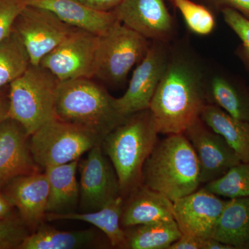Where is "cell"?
Segmentation results:
<instances>
[{
	"instance_id": "cell-35",
	"label": "cell",
	"mask_w": 249,
	"mask_h": 249,
	"mask_svg": "<svg viewBox=\"0 0 249 249\" xmlns=\"http://www.w3.org/2000/svg\"><path fill=\"white\" fill-rule=\"evenodd\" d=\"M221 1L226 5V7L235 9L249 19V0H221Z\"/></svg>"
},
{
	"instance_id": "cell-1",
	"label": "cell",
	"mask_w": 249,
	"mask_h": 249,
	"mask_svg": "<svg viewBox=\"0 0 249 249\" xmlns=\"http://www.w3.org/2000/svg\"><path fill=\"white\" fill-rule=\"evenodd\" d=\"M206 104V89L186 62H169L150 103L159 134L183 133L199 119Z\"/></svg>"
},
{
	"instance_id": "cell-9",
	"label": "cell",
	"mask_w": 249,
	"mask_h": 249,
	"mask_svg": "<svg viewBox=\"0 0 249 249\" xmlns=\"http://www.w3.org/2000/svg\"><path fill=\"white\" fill-rule=\"evenodd\" d=\"M103 152L101 144L92 147L79 160L80 208L82 213L92 212L121 196L116 170Z\"/></svg>"
},
{
	"instance_id": "cell-24",
	"label": "cell",
	"mask_w": 249,
	"mask_h": 249,
	"mask_svg": "<svg viewBox=\"0 0 249 249\" xmlns=\"http://www.w3.org/2000/svg\"><path fill=\"white\" fill-rule=\"evenodd\" d=\"M208 103L214 105L229 115L249 122V88L229 77L218 75L206 90Z\"/></svg>"
},
{
	"instance_id": "cell-4",
	"label": "cell",
	"mask_w": 249,
	"mask_h": 249,
	"mask_svg": "<svg viewBox=\"0 0 249 249\" xmlns=\"http://www.w3.org/2000/svg\"><path fill=\"white\" fill-rule=\"evenodd\" d=\"M114 99L91 78L59 81L55 118L91 131L103 139L126 118L118 112Z\"/></svg>"
},
{
	"instance_id": "cell-10",
	"label": "cell",
	"mask_w": 249,
	"mask_h": 249,
	"mask_svg": "<svg viewBox=\"0 0 249 249\" xmlns=\"http://www.w3.org/2000/svg\"><path fill=\"white\" fill-rule=\"evenodd\" d=\"M100 36L77 29L41 60L59 81L94 77Z\"/></svg>"
},
{
	"instance_id": "cell-32",
	"label": "cell",
	"mask_w": 249,
	"mask_h": 249,
	"mask_svg": "<svg viewBox=\"0 0 249 249\" xmlns=\"http://www.w3.org/2000/svg\"><path fill=\"white\" fill-rule=\"evenodd\" d=\"M90 9L103 12L114 11L124 0H80Z\"/></svg>"
},
{
	"instance_id": "cell-6",
	"label": "cell",
	"mask_w": 249,
	"mask_h": 249,
	"mask_svg": "<svg viewBox=\"0 0 249 249\" xmlns=\"http://www.w3.org/2000/svg\"><path fill=\"white\" fill-rule=\"evenodd\" d=\"M102 141L91 131L54 118L31 134L29 147L36 164L44 170L80 160Z\"/></svg>"
},
{
	"instance_id": "cell-16",
	"label": "cell",
	"mask_w": 249,
	"mask_h": 249,
	"mask_svg": "<svg viewBox=\"0 0 249 249\" xmlns=\"http://www.w3.org/2000/svg\"><path fill=\"white\" fill-rule=\"evenodd\" d=\"M113 11L121 23L147 39L162 42L171 35L173 19L164 0H124Z\"/></svg>"
},
{
	"instance_id": "cell-25",
	"label": "cell",
	"mask_w": 249,
	"mask_h": 249,
	"mask_svg": "<svg viewBox=\"0 0 249 249\" xmlns=\"http://www.w3.org/2000/svg\"><path fill=\"white\" fill-rule=\"evenodd\" d=\"M126 249H168L182 233L175 219L160 220L124 229Z\"/></svg>"
},
{
	"instance_id": "cell-12",
	"label": "cell",
	"mask_w": 249,
	"mask_h": 249,
	"mask_svg": "<svg viewBox=\"0 0 249 249\" xmlns=\"http://www.w3.org/2000/svg\"><path fill=\"white\" fill-rule=\"evenodd\" d=\"M196 152L201 184L222 178L232 167L241 163L231 147L220 134L196 119L183 132Z\"/></svg>"
},
{
	"instance_id": "cell-14",
	"label": "cell",
	"mask_w": 249,
	"mask_h": 249,
	"mask_svg": "<svg viewBox=\"0 0 249 249\" xmlns=\"http://www.w3.org/2000/svg\"><path fill=\"white\" fill-rule=\"evenodd\" d=\"M31 232L46 220L49 195L48 179L45 172L28 174L15 178L1 191Z\"/></svg>"
},
{
	"instance_id": "cell-37",
	"label": "cell",
	"mask_w": 249,
	"mask_h": 249,
	"mask_svg": "<svg viewBox=\"0 0 249 249\" xmlns=\"http://www.w3.org/2000/svg\"><path fill=\"white\" fill-rule=\"evenodd\" d=\"M14 208V206L4 197L2 193H0V219L12 214Z\"/></svg>"
},
{
	"instance_id": "cell-21",
	"label": "cell",
	"mask_w": 249,
	"mask_h": 249,
	"mask_svg": "<svg viewBox=\"0 0 249 249\" xmlns=\"http://www.w3.org/2000/svg\"><path fill=\"white\" fill-rule=\"evenodd\" d=\"M211 237L234 249H249V197L227 200Z\"/></svg>"
},
{
	"instance_id": "cell-31",
	"label": "cell",
	"mask_w": 249,
	"mask_h": 249,
	"mask_svg": "<svg viewBox=\"0 0 249 249\" xmlns=\"http://www.w3.org/2000/svg\"><path fill=\"white\" fill-rule=\"evenodd\" d=\"M27 0H0V43L12 32L15 21Z\"/></svg>"
},
{
	"instance_id": "cell-23",
	"label": "cell",
	"mask_w": 249,
	"mask_h": 249,
	"mask_svg": "<svg viewBox=\"0 0 249 249\" xmlns=\"http://www.w3.org/2000/svg\"><path fill=\"white\" fill-rule=\"evenodd\" d=\"M199 118L208 127L227 141L239 160L249 163V122L229 115L214 105L208 103Z\"/></svg>"
},
{
	"instance_id": "cell-5",
	"label": "cell",
	"mask_w": 249,
	"mask_h": 249,
	"mask_svg": "<svg viewBox=\"0 0 249 249\" xmlns=\"http://www.w3.org/2000/svg\"><path fill=\"white\" fill-rule=\"evenodd\" d=\"M59 80L39 65L27 70L9 85V117L32 134L55 118V103Z\"/></svg>"
},
{
	"instance_id": "cell-26",
	"label": "cell",
	"mask_w": 249,
	"mask_h": 249,
	"mask_svg": "<svg viewBox=\"0 0 249 249\" xmlns=\"http://www.w3.org/2000/svg\"><path fill=\"white\" fill-rule=\"evenodd\" d=\"M30 65L29 54L20 37L13 29L0 43V89L17 79Z\"/></svg>"
},
{
	"instance_id": "cell-34",
	"label": "cell",
	"mask_w": 249,
	"mask_h": 249,
	"mask_svg": "<svg viewBox=\"0 0 249 249\" xmlns=\"http://www.w3.org/2000/svg\"><path fill=\"white\" fill-rule=\"evenodd\" d=\"M9 85L0 89V124L9 117Z\"/></svg>"
},
{
	"instance_id": "cell-3",
	"label": "cell",
	"mask_w": 249,
	"mask_h": 249,
	"mask_svg": "<svg viewBox=\"0 0 249 249\" xmlns=\"http://www.w3.org/2000/svg\"><path fill=\"white\" fill-rule=\"evenodd\" d=\"M142 184L172 201L200 188V170L194 149L183 133L157 142L144 163Z\"/></svg>"
},
{
	"instance_id": "cell-13",
	"label": "cell",
	"mask_w": 249,
	"mask_h": 249,
	"mask_svg": "<svg viewBox=\"0 0 249 249\" xmlns=\"http://www.w3.org/2000/svg\"><path fill=\"white\" fill-rule=\"evenodd\" d=\"M173 202V216L181 233L201 239L211 237L227 201L199 188Z\"/></svg>"
},
{
	"instance_id": "cell-27",
	"label": "cell",
	"mask_w": 249,
	"mask_h": 249,
	"mask_svg": "<svg viewBox=\"0 0 249 249\" xmlns=\"http://www.w3.org/2000/svg\"><path fill=\"white\" fill-rule=\"evenodd\" d=\"M204 188L229 199L249 197V163L241 162L222 178L205 184Z\"/></svg>"
},
{
	"instance_id": "cell-33",
	"label": "cell",
	"mask_w": 249,
	"mask_h": 249,
	"mask_svg": "<svg viewBox=\"0 0 249 249\" xmlns=\"http://www.w3.org/2000/svg\"><path fill=\"white\" fill-rule=\"evenodd\" d=\"M201 240L195 236L182 234L168 249H201Z\"/></svg>"
},
{
	"instance_id": "cell-18",
	"label": "cell",
	"mask_w": 249,
	"mask_h": 249,
	"mask_svg": "<svg viewBox=\"0 0 249 249\" xmlns=\"http://www.w3.org/2000/svg\"><path fill=\"white\" fill-rule=\"evenodd\" d=\"M173 219V201L145 185L139 186L124 199L121 224L124 229Z\"/></svg>"
},
{
	"instance_id": "cell-15",
	"label": "cell",
	"mask_w": 249,
	"mask_h": 249,
	"mask_svg": "<svg viewBox=\"0 0 249 249\" xmlns=\"http://www.w3.org/2000/svg\"><path fill=\"white\" fill-rule=\"evenodd\" d=\"M30 136L11 118L0 124V193L15 178L40 171L31 153Z\"/></svg>"
},
{
	"instance_id": "cell-17",
	"label": "cell",
	"mask_w": 249,
	"mask_h": 249,
	"mask_svg": "<svg viewBox=\"0 0 249 249\" xmlns=\"http://www.w3.org/2000/svg\"><path fill=\"white\" fill-rule=\"evenodd\" d=\"M27 5L49 10L62 22L98 36L106 34L119 20L114 11H96L80 0H27Z\"/></svg>"
},
{
	"instance_id": "cell-7",
	"label": "cell",
	"mask_w": 249,
	"mask_h": 249,
	"mask_svg": "<svg viewBox=\"0 0 249 249\" xmlns=\"http://www.w3.org/2000/svg\"><path fill=\"white\" fill-rule=\"evenodd\" d=\"M150 47L148 39L116 21L106 34L100 36L94 77L109 85L123 84Z\"/></svg>"
},
{
	"instance_id": "cell-29",
	"label": "cell",
	"mask_w": 249,
	"mask_h": 249,
	"mask_svg": "<svg viewBox=\"0 0 249 249\" xmlns=\"http://www.w3.org/2000/svg\"><path fill=\"white\" fill-rule=\"evenodd\" d=\"M31 233L20 216L10 214L0 219V249H18Z\"/></svg>"
},
{
	"instance_id": "cell-22",
	"label": "cell",
	"mask_w": 249,
	"mask_h": 249,
	"mask_svg": "<svg viewBox=\"0 0 249 249\" xmlns=\"http://www.w3.org/2000/svg\"><path fill=\"white\" fill-rule=\"evenodd\" d=\"M124 203V199L121 196L98 211L80 213H47L46 220H76L89 223L106 236L111 247L124 249L125 233L121 224Z\"/></svg>"
},
{
	"instance_id": "cell-30",
	"label": "cell",
	"mask_w": 249,
	"mask_h": 249,
	"mask_svg": "<svg viewBox=\"0 0 249 249\" xmlns=\"http://www.w3.org/2000/svg\"><path fill=\"white\" fill-rule=\"evenodd\" d=\"M222 14L228 26L237 34L242 42L239 52L249 70V19L231 8H224Z\"/></svg>"
},
{
	"instance_id": "cell-19",
	"label": "cell",
	"mask_w": 249,
	"mask_h": 249,
	"mask_svg": "<svg viewBox=\"0 0 249 249\" xmlns=\"http://www.w3.org/2000/svg\"><path fill=\"white\" fill-rule=\"evenodd\" d=\"M80 160L44 169L49 186L47 213L75 212L80 203V185L76 173Z\"/></svg>"
},
{
	"instance_id": "cell-2",
	"label": "cell",
	"mask_w": 249,
	"mask_h": 249,
	"mask_svg": "<svg viewBox=\"0 0 249 249\" xmlns=\"http://www.w3.org/2000/svg\"><path fill=\"white\" fill-rule=\"evenodd\" d=\"M150 109L127 116L103 138L101 146L119 178L124 199L142 184L145 160L158 142Z\"/></svg>"
},
{
	"instance_id": "cell-20",
	"label": "cell",
	"mask_w": 249,
	"mask_h": 249,
	"mask_svg": "<svg viewBox=\"0 0 249 249\" xmlns=\"http://www.w3.org/2000/svg\"><path fill=\"white\" fill-rule=\"evenodd\" d=\"M101 232L93 229L63 231L45 222L24 239L18 249H79L101 247Z\"/></svg>"
},
{
	"instance_id": "cell-8",
	"label": "cell",
	"mask_w": 249,
	"mask_h": 249,
	"mask_svg": "<svg viewBox=\"0 0 249 249\" xmlns=\"http://www.w3.org/2000/svg\"><path fill=\"white\" fill-rule=\"evenodd\" d=\"M13 29L20 37L31 65H39L46 55L77 29L49 10L27 5L16 18Z\"/></svg>"
},
{
	"instance_id": "cell-28",
	"label": "cell",
	"mask_w": 249,
	"mask_h": 249,
	"mask_svg": "<svg viewBox=\"0 0 249 249\" xmlns=\"http://www.w3.org/2000/svg\"><path fill=\"white\" fill-rule=\"evenodd\" d=\"M175 6L181 12L187 26L197 35H209L215 27L214 16L200 4L191 0H173Z\"/></svg>"
},
{
	"instance_id": "cell-36",
	"label": "cell",
	"mask_w": 249,
	"mask_h": 249,
	"mask_svg": "<svg viewBox=\"0 0 249 249\" xmlns=\"http://www.w3.org/2000/svg\"><path fill=\"white\" fill-rule=\"evenodd\" d=\"M201 249H234L231 246L223 243L220 241L209 237L201 240Z\"/></svg>"
},
{
	"instance_id": "cell-11",
	"label": "cell",
	"mask_w": 249,
	"mask_h": 249,
	"mask_svg": "<svg viewBox=\"0 0 249 249\" xmlns=\"http://www.w3.org/2000/svg\"><path fill=\"white\" fill-rule=\"evenodd\" d=\"M160 42L150 46L134 70L127 91L114 99L118 112L124 117L150 109L152 98L169 64L166 50Z\"/></svg>"
}]
</instances>
